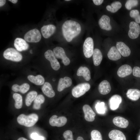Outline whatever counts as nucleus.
Segmentation results:
<instances>
[{"label":"nucleus","mask_w":140,"mask_h":140,"mask_svg":"<svg viewBox=\"0 0 140 140\" xmlns=\"http://www.w3.org/2000/svg\"><path fill=\"white\" fill-rule=\"evenodd\" d=\"M132 74L134 76L140 78V68L138 66L134 67L132 70Z\"/></svg>","instance_id":"obj_38"},{"label":"nucleus","mask_w":140,"mask_h":140,"mask_svg":"<svg viewBox=\"0 0 140 140\" xmlns=\"http://www.w3.org/2000/svg\"><path fill=\"white\" fill-rule=\"evenodd\" d=\"M90 88L89 84L83 83L79 84L74 87L72 89V94L76 98H78L85 94Z\"/></svg>","instance_id":"obj_4"},{"label":"nucleus","mask_w":140,"mask_h":140,"mask_svg":"<svg viewBox=\"0 0 140 140\" xmlns=\"http://www.w3.org/2000/svg\"><path fill=\"white\" fill-rule=\"evenodd\" d=\"M6 1L5 0H0V6H2L4 5Z\"/></svg>","instance_id":"obj_41"},{"label":"nucleus","mask_w":140,"mask_h":140,"mask_svg":"<svg viewBox=\"0 0 140 140\" xmlns=\"http://www.w3.org/2000/svg\"><path fill=\"white\" fill-rule=\"evenodd\" d=\"M108 136L112 140H126L124 134L121 131L117 130H111L109 132Z\"/></svg>","instance_id":"obj_22"},{"label":"nucleus","mask_w":140,"mask_h":140,"mask_svg":"<svg viewBox=\"0 0 140 140\" xmlns=\"http://www.w3.org/2000/svg\"><path fill=\"white\" fill-rule=\"evenodd\" d=\"M62 136L64 140H74L73 132L70 130L65 131L63 133Z\"/></svg>","instance_id":"obj_37"},{"label":"nucleus","mask_w":140,"mask_h":140,"mask_svg":"<svg viewBox=\"0 0 140 140\" xmlns=\"http://www.w3.org/2000/svg\"><path fill=\"white\" fill-rule=\"evenodd\" d=\"M85 120L89 122L93 121L95 120L96 114L90 107L88 105L85 104L82 108Z\"/></svg>","instance_id":"obj_12"},{"label":"nucleus","mask_w":140,"mask_h":140,"mask_svg":"<svg viewBox=\"0 0 140 140\" xmlns=\"http://www.w3.org/2000/svg\"><path fill=\"white\" fill-rule=\"evenodd\" d=\"M90 140H103L102 135L99 131L94 130L90 133Z\"/></svg>","instance_id":"obj_33"},{"label":"nucleus","mask_w":140,"mask_h":140,"mask_svg":"<svg viewBox=\"0 0 140 140\" xmlns=\"http://www.w3.org/2000/svg\"><path fill=\"white\" fill-rule=\"evenodd\" d=\"M72 83V80L70 78L67 76L65 77L64 78H61L59 81L57 90L60 92L65 88L70 86Z\"/></svg>","instance_id":"obj_16"},{"label":"nucleus","mask_w":140,"mask_h":140,"mask_svg":"<svg viewBox=\"0 0 140 140\" xmlns=\"http://www.w3.org/2000/svg\"><path fill=\"white\" fill-rule=\"evenodd\" d=\"M76 74L78 76H83L87 81H89L91 79L90 71L86 67H80L77 70Z\"/></svg>","instance_id":"obj_24"},{"label":"nucleus","mask_w":140,"mask_h":140,"mask_svg":"<svg viewBox=\"0 0 140 140\" xmlns=\"http://www.w3.org/2000/svg\"><path fill=\"white\" fill-rule=\"evenodd\" d=\"M13 97L15 101V106L17 109L21 108L22 106V97L19 94L15 93L13 95Z\"/></svg>","instance_id":"obj_32"},{"label":"nucleus","mask_w":140,"mask_h":140,"mask_svg":"<svg viewBox=\"0 0 140 140\" xmlns=\"http://www.w3.org/2000/svg\"><path fill=\"white\" fill-rule=\"evenodd\" d=\"M122 6L121 3L119 1H115L112 3L110 5H107L106 8L107 10L112 13L117 11Z\"/></svg>","instance_id":"obj_30"},{"label":"nucleus","mask_w":140,"mask_h":140,"mask_svg":"<svg viewBox=\"0 0 140 140\" xmlns=\"http://www.w3.org/2000/svg\"><path fill=\"white\" fill-rule=\"evenodd\" d=\"M44 56L45 58L50 61L51 67L53 70L57 71L60 68V64L52 51L48 50L45 52Z\"/></svg>","instance_id":"obj_7"},{"label":"nucleus","mask_w":140,"mask_h":140,"mask_svg":"<svg viewBox=\"0 0 140 140\" xmlns=\"http://www.w3.org/2000/svg\"><path fill=\"white\" fill-rule=\"evenodd\" d=\"M81 27L78 23L72 20L65 21L63 24L62 30L63 36L68 42L78 35L81 31Z\"/></svg>","instance_id":"obj_1"},{"label":"nucleus","mask_w":140,"mask_h":140,"mask_svg":"<svg viewBox=\"0 0 140 140\" xmlns=\"http://www.w3.org/2000/svg\"><path fill=\"white\" fill-rule=\"evenodd\" d=\"M132 72V69L130 65L125 64L121 66L118 69L117 73L121 78H124L130 75Z\"/></svg>","instance_id":"obj_15"},{"label":"nucleus","mask_w":140,"mask_h":140,"mask_svg":"<svg viewBox=\"0 0 140 140\" xmlns=\"http://www.w3.org/2000/svg\"><path fill=\"white\" fill-rule=\"evenodd\" d=\"M129 29L128 35L132 39L137 38L140 33V26L139 24L134 22H131L129 25Z\"/></svg>","instance_id":"obj_9"},{"label":"nucleus","mask_w":140,"mask_h":140,"mask_svg":"<svg viewBox=\"0 0 140 140\" xmlns=\"http://www.w3.org/2000/svg\"><path fill=\"white\" fill-rule=\"evenodd\" d=\"M65 1H70L71 0H65Z\"/></svg>","instance_id":"obj_47"},{"label":"nucleus","mask_w":140,"mask_h":140,"mask_svg":"<svg viewBox=\"0 0 140 140\" xmlns=\"http://www.w3.org/2000/svg\"><path fill=\"white\" fill-rule=\"evenodd\" d=\"M116 47L121 55L123 57L129 56L131 53V51L129 47L123 42H117Z\"/></svg>","instance_id":"obj_18"},{"label":"nucleus","mask_w":140,"mask_h":140,"mask_svg":"<svg viewBox=\"0 0 140 140\" xmlns=\"http://www.w3.org/2000/svg\"><path fill=\"white\" fill-rule=\"evenodd\" d=\"M37 96V93L35 91H32L29 92L26 95L25 99L26 105L27 106H30Z\"/></svg>","instance_id":"obj_29"},{"label":"nucleus","mask_w":140,"mask_h":140,"mask_svg":"<svg viewBox=\"0 0 140 140\" xmlns=\"http://www.w3.org/2000/svg\"><path fill=\"white\" fill-rule=\"evenodd\" d=\"M94 3L96 5H101L103 2V0H93Z\"/></svg>","instance_id":"obj_40"},{"label":"nucleus","mask_w":140,"mask_h":140,"mask_svg":"<svg viewBox=\"0 0 140 140\" xmlns=\"http://www.w3.org/2000/svg\"><path fill=\"white\" fill-rule=\"evenodd\" d=\"M38 119V115L34 113L28 115L22 114L17 118L18 123L20 124L25 126L30 127L33 126Z\"/></svg>","instance_id":"obj_2"},{"label":"nucleus","mask_w":140,"mask_h":140,"mask_svg":"<svg viewBox=\"0 0 140 140\" xmlns=\"http://www.w3.org/2000/svg\"><path fill=\"white\" fill-rule=\"evenodd\" d=\"M45 138L42 136H39L37 140H45Z\"/></svg>","instance_id":"obj_43"},{"label":"nucleus","mask_w":140,"mask_h":140,"mask_svg":"<svg viewBox=\"0 0 140 140\" xmlns=\"http://www.w3.org/2000/svg\"><path fill=\"white\" fill-rule=\"evenodd\" d=\"M39 135L36 132L32 133L31 135V137L34 140H37Z\"/></svg>","instance_id":"obj_39"},{"label":"nucleus","mask_w":140,"mask_h":140,"mask_svg":"<svg viewBox=\"0 0 140 140\" xmlns=\"http://www.w3.org/2000/svg\"><path fill=\"white\" fill-rule=\"evenodd\" d=\"M138 140H140V135H139L138 137Z\"/></svg>","instance_id":"obj_46"},{"label":"nucleus","mask_w":140,"mask_h":140,"mask_svg":"<svg viewBox=\"0 0 140 140\" xmlns=\"http://www.w3.org/2000/svg\"><path fill=\"white\" fill-rule=\"evenodd\" d=\"M9 1L14 4L18 2L17 0H9Z\"/></svg>","instance_id":"obj_44"},{"label":"nucleus","mask_w":140,"mask_h":140,"mask_svg":"<svg viewBox=\"0 0 140 140\" xmlns=\"http://www.w3.org/2000/svg\"><path fill=\"white\" fill-rule=\"evenodd\" d=\"M107 56L110 60L117 61L121 57V55L116 47L115 46L111 47L107 53Z\"/></svg>","instance_id":"obj_21"},{"label":"nucleus","mask_w":140,"mask_h":140,"mask_svg":"<svg viewBox=\"0 0 140 140\" xmlns=\"http://www.w3.org/2000/svg\"><path fill=\"white\" fill-rule=\"evenodd\" d=\"M111 89L110 83L106 80L102 81L99 85V92L102 95H105L108 94L110 92Z\"/></svg>","instance_id":"obj_19"},{"label":"nucleus","mask_w":140,"mask_h":140,"mask_svg":"<svg viewBox=\"0 0 140 140\" xmlns=\"http://www.w3.org/2000/svg\"><path fill=\"white\" fill-rule=\"evenodd\" d=\"M27 78L31 82L37 85H41L44 83L45 79L43 76L40 75L36 76L29 75L27 76Z\"/></svg>","instance_id":"obj_25"},{"label":"nucleus","mask_w":140,"mask_h":140,"mask_svg":"<svg viewBox=\"0 0 140 140\" xmlns=\"http://www.w3.org/2000/svg\"><path fill=\"white\" fill-rule=\"evenodd\" d=\"M122 99L121 96L115 95L112 96L109 100V103L110 109L113 110L117 109L122 102Z\"/></svg>","instance_id":"obj_17"},{"label":"nucleus","mask_w":140,"mask_h":140,"mask_svg":"<svg viewBox=\"0 0 140 140\" xmlns=\"http://www.w3.org/2000/svg\"><path fill=\"white\" fill-rule=\"evenodd\" d=\"M131 17L135 19L136 22L140 23V15L139 11L137 10H131L130 13Z\"/></svg>","instance_id":"obj_34"},{"label":"nucleus","mask_w":140,"mask_h":140,"mask_svg":"<svg viewBox=\"0 0 140 140\" xmlns=\"http://www.w3.org/2000/svg\"><path fill=\"white\" fill-rule=\"evenodd\" d=\"M75 140H85V139L83 136H79L77 137Z\"/></svg>","instance_id":"obj_42"},{"label":"nucleus","mask_w":140,"mask_h":140,"mask_svg":"<svg viewBox=\"0 0 140 140\" xmlns=\"http://www.w3.org/2000/svg\"><path fill=\"white\" fill-rule=\"evenodd\" d=\"M67 120L65 116L58 117L56 115L52 116L49 120L50 124L52 126L61 127L64 125L66 123Z\"/></svg>","instance_id":"obj_10"},{"label":"nucleus","mask_w":140,"mask_h":140,"mask_svg":"<svg viewBox=\"0 0 140 140\" xmlns=\"http://www.w3.org/2000/svg\"><path fill=\"white\" fill-rule=\"evenodd\" d=\"M138 4V1L136 0H129L126 2L125 6L127 9L130 10L132 8L137 6Z\"/></svg>","instance_id":"obj_36"},{"label":"nucleus","mask_w":140,"mask_h":140,"mask_svg":"<svg viewBox=\"0 0 140 140\" xmlns=\"http://www.w3.org/2000/svg\"><path fill=\"white\" fill-rule=\"evenodd\" d=\"M113 122L114 124L116 126L121 128H126L129 124L127 120L121 116H116L113 119Z\"/></svg>","instance_id":"obj_23"},{"label":"nucleus","mask_w":140,"mask_h":140,"mask_svg":"<svg viewBox=\"0 0 140 140\" xmlns=\"http://www.w3.org/2000/svg\"><path fill=\"white\" fill-rule=\"evenodd\" d=\"M41 38L40 31L36 29L30 30L27 32L24 36L25 41L30 43H37L39 42Z\"/></svg>","instance_id":"obj_5"},{"label":"nucleus","mask_w":140,"mask_h":140,"mask_svg":"<svg viewBox=\"0 0 140 140\" xmlns=\"http://www.w3.org/2000/svg\"><path fill=\"white\" fill-rule=\"evenodd\" d=\"M14 45L16 50L20 52L27 50L29 46V44L25 40L19 38L15 39Z\"/></svg>","instance_id":"obj_14"},{"label":"nucleus","mask_w":140,"mask_h":140,"mask_svg":"<svg viewBox=\"0 0 140 140\" xmlns=\"http://www.w3.org/2000/svg\"><path fill=\"white\" fill-rule=\"evenodd\" d=\"M94 50L93 40L90 37H87L85 40L83 45V51L85 57L87 58L91 57Z\"/></svg>","instance_id":"obj_6"},{"label":"nucleus","mask_w":140,"mask_h":140,"mask_svg":"<svg viewBox=\"0 0 140 140\" xmlns=\"http://www.w3.org/2000/svg\"><path fill=\"white\" fill-rule=\"evenodd\" d=\"M53 52L56 58L62 59L64 65L67 66L69 64L70 60L66 56L65 51L62 47H57L53 49Z\"/></svg>","instance_id":"obj_8"},{"label":"nucleus","mask_w":140,"mask_h":140,"mask_svg":"<svg viewBox=\"0 0 140 140\" xmlns=\"http://www.w3.org/2000/svg\"><path fill=\"white\" fill-rule=\"evenodd\" d=\"M30 86L27 83H24L19 86L17 84L13 85L11 87L12 90L14 92H20L24 94L29 89Z\"/></svg>","instance_id":"obj_26"},{"label":"nucleus","mask_w":140,"mask_h":140,"mask_svg":"<svg viewBox=\"0 0 140 140\" xmlns=\"http://www.w3.org/2000/svg\"><path fill=\"white\" fill-rule=\"evenodd\" d=\"M109 17L107 15H103L99 20L98 24L101 29L107 31H110L112 29Z\"/></svg>","instance_id":"obj_13"},{"label":"nucleus","mask_w":140,"mask_h":140,"mask_svg":"<svg viewBox=\"0 0 140 140\" xmlns=\"http://www.w3.org/2000/svg\"><path fill=\"white\" fill-rule=\"evenodd\" d=\"M3 56L7 60L15 62L21 61L22 59L21 54L14 48H9L3 52Z\"/></svg>","instance_id":"obj_3"},{"label":"nucleus","mask_w":140,"mask_h":140,"mask_svg":"<svg viewBox=\"0 0 140 140\" xmlns=\"http://www.w3.org/2000/svg\"><path fill=\"white\" fill-rule=\"evenodd\" d=\"M95 108L97 112L100 114H103L106 111V108L103 102L98 103L95 106Z\"/></svg>","instance_id":"obj_35"},{"label":"nucleus","mask_w":140,"mask_h":140,"mask_svg":"<svg viewBox=\"0 0 140 140\" xmlns=\"http://www.w3.org/2000/svg\"><path fill=\"white\" fill-rule=\"evenodd\" d=\"M44 96L41 94L38 95L34 101L33 108L35 109H39L41 107V105L44 102Z\"/></svg>","instance_id":"obj_31"},{"label":"nucleus","mask_w":140,"mask_h":140,"mask_svg":"<svg viewBox=\"0 0 140 140\" xmlns=\"http://www.w3.org/2000/svg\"><path fill=\"white\" fill-rule=\"evenodd\" d=\"M56 28L54 25L50 24L43 26L41 29L43 37L45 38L50 37L55 32Z\"/></svg>","instance_id":"obj_11"},{"label":"nucleus","mask_w":140,"mask_h":140,"mask_svg":"<svg viewBox=\"0 0 140 140\" xmlns=\"http://www.w3.org/2000/svg\"><path fill=\"white\" fill-rule=\"evenodd\" d=\"M103 58L102 53L100 50L95 48L93 54V63L95 66H98L100 64Z\"/></svg>","instance_id":"obj_27"},{"label":"nucleus","mask_w":140,"mask_h":140,"mask_svg":"<svg viewBox=\"0 0 140 140\" xmlns=\"http://www.w3.org/2000/svg\"><path fill=\"white\" fill-rule=\"evenodd\" d=\"M127 97L133 101H136L140 97V90L137 89H130L126 93Z\"/></svg>","instance_id":"obj_28"},{"label":"nucleus","mask_w":140,"mask_h":140,"mask_svg":"<svg viewBox=\"0 0 140 140\" xmlns=\"http://www.w3.org/2000/svg\"><path fill=\"white\" fill-rule=\"evenodd\" d=\"M17 140H28L26 138L23 137H20Z\"/></svg>","instance_id":"obj_45"},{"label":"nucleus","mask_w":140,"mask_h":140,"mask_svg":"<svg viewBox=\"0 0 140 140\" xmlns=\"http://www.w3.org/2000/svg\"><path fill=\"white\" fill-rule=\"evenodd\" d=\"M41 90L43 93L50 98L53 97L55 95V93L51 85L48 82H46L43 85Z\"/></svg>","instance_id":"obj_20"}]
</instances>
